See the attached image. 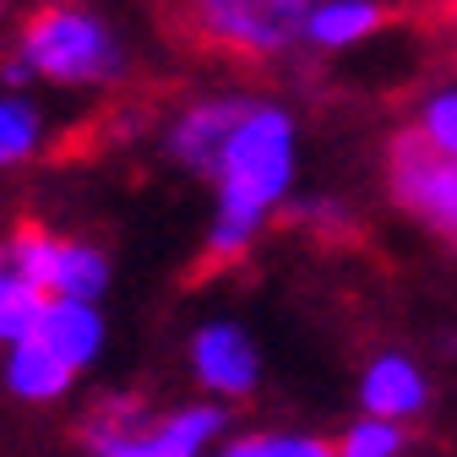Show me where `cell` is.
<instances>
[{
    "label": "cell",
    "mask_w": 457,
    "mask_h": 457,
    "mask_svg": "<svg viewBox=\"0 0 457 457\" xmlns=\"http://www.w3.org/2000/svg\"><path fill=\"white\" fill-rule=\"evenodd\" d=\"M114 283V262L104 245L93 240H71V235H54V256H49V278L44 289L49 295H71V300H104Z\"/></svg>",
    "instance_id": "obj_13"
},
{
    "label": "cell",
    "mask_w": 457,
    "mask_h": 457,
    "mask_svg": "<svg viewBox=\"0 0 457 457\" xmlns=\"http://www.w3.org/2000/svg\"><path fill=\"white\" fill-rule=\"evenodd\" d=\"M295 175H300L295 114L272 98H256L245 109V120L235 126V137L223 142V158L212 169V212L202 235L207 262L218 267L245 262L251 245L262 240V228L289 207Z\"/></svg>",
    "instance_id": "obj_1"
},
{
    "label": "cell",
    "mask_w": 457,
    "mask_h": 457,
    "mask_svg": "<svg viewBox=\"0 0 457 457\" xmlns=\"http://www.w3.org/2000/svg\"><path fill=\"white\" fill-rule=\"evenodd\" d=\"M186 365H191V381L207 392V397H223V403H240L262 386V349L256 337L240 327V321H202L191 332V349H186Z\"/></svg>",
    "instance_id": "obj_6"
},
{
    "label": "cell",
    "mask_w": 457,
    "mask_h": 457,
    "mask_svg": "<svg viewBox=\"0 0 457 457\" xmlns=\"http://www.w3.org/2000/svg\"><path fill=\"white\" fill-rule=\"evenodd\" d=\"M49 142V114L28 98V87L0 93V169H22Z\"/></svg>",
    "instance_id": "obj_14"
},
{
    "label": "cell",
    "mask_w": 457,
    "mask_h": 457,
    "mask_svg": "<svg viewBox=\"0 0 457 457\" xmlns=\"http://www.w3.org/2000/svg\"><path fill=\"white\" fill-rule=\"evenodd\" d=\"M386 196L457 251V153H441L414 131H397L386 147Z\"/></svg>",
    "instance_id": "obj_4"
},
{
    "label": "cell",
    "mask_w": 457,
    "mask_h": 457,
    "mask_svg": "<svg viewBox=\"0 0 457 457\" xmlns=\"http://www.w3.org/2000/svg\"><path fill=\"white\" fill-rule=\"evenodd\" d=\"M33 66V82H49L61 93H104L131 77V44L109 12L87 0H44L17 28L12 44Z\"/></svg>",
    "instance_id": "obj_2"
},
{
    "label": "cell",
    "mask_w": 457,
    "mask_h": 457,
    "mask_svg": "<svg viewBox=\"0 0 457 457\" xmlns=\"http://www.w3.org/2000/svg\"><path fill=\"white\" fill-rule=\"evenodd\" d=\"M403 446H409L403 420H381V414H365V409H360V420L349 430L332 441L337 457H397Z\"/></svg>",
    "instance_id": "obj_17"
},
{
    "label": "cell",
    "mask_w": 457,
    "mask_h": 457,
    "mask_svg": "<svg viewBox=\"0 0 457 457\" xmlns=\"http://www.w3.org/2000/svg\"><path fill=\"white\" fill-rule=\"evenodd\" d=\"M49 289H38L33 278H22L12 262H0V343H17L33 332L38 311H44Z\"/></svg>",
    "instance_id": "obj_16"
},
{
    "label": "cell",
    "mask_w": 457,
    "mask_h": 457,
    "mask_svg": "<svg viewBox=\"0 0 457 457\" xmlns=\"http://www.w3.org/2000/svg\"><path fill=\"white\" fill-rule=\"evenodd\" d=\"M77 365L71 360H61L49 349L44 337H17V343H6V360H0V381H6V392L17 397V403H33V409H44V403H61V397H71V386H77Z\"/></svg>",
    "instance_id": "obj_8"
},
{
    "label": "cell",
    "mask_w": 457,
    "mask_h": 457,
    "mask_svg": "<svg viewBox=\"0 0 457 457\" xmlns=\"http://www.w3.org/2000/svg\"><path fill=\"white\" fill-rule=\"evenodd\" d=\"M289 218L300 228H311V235H327V240H343L354 228L349 207H343L337 196H289Z\"/></svg>",
    "instance_id": "obj_20"
},
{
    "label": "cell",
    "mask_w": 457,
    "mask_h": 457,
    "mask_svg": "<svg viewBox=\"0 0 457 457\" xmlns=\"http://www.w3.org/2000/svg\"><path fill=\"white\" fill-rule=\"evenodd\" d=\"M295 6H311V0H295Z\"/></svg>",
    "instance_id": "obj_21"
},
{
    "label": "cell",
    "mask_w": 457,
    "mask_h": 457,
    "mask_svg": "<svg viewBox=\"0 0 457 457\" xmlns=\"http://www.w3.org/2000/svg\"><path fill=\"white\" fill-rule=\"evenodd\" d=\"M251 104H256V98L240 93V87H218V93L186 98V104L163 120V137H158L163 158L175 163V169H186V175H196V180H212V169H218V158H223V142L235 137V126L245 120Z\"/></svg>",
    "instance_id": "obj_5"
},
{
    "label": "cell",
    "mask_w": 457,
    "mask_h": 457,
    "mask_svg": "<svg viewBox=\"0 0 457 457\" xmlns=\"http://www.w3.org/2000/svg\"><path fill=\"white\" fill-rule=\"evenodd\" d=\"M392 22L386 0H311L305 6V44L311 49H360L365 38H376Z\"/></svg>",
    "instance_id": "obj_12"
},
{
    "label": "cell",
    "mask_w": 457,
    "mask_h": 457,
    "mask_svg": "<svg viewBox=\"0 0 457 457\" xmlns=\"http://www.w3.org/2000/svg\"><path fill=\"white\" fill-rule=\"evenodd\" d=\"M360 409L381 420H420L430 409V381L409 354H376L360 370Z\"/></svg>",
    "instance_id": "obj_11"
},
{
    "label": "cell",
    "mask_w": 457,
    "mask_h": 457,
    "mask_svg": "<svg viewBox=\"0 0 457 457\" xmlns=\"http://www.w3.org/2000/svg\"><path fill=\"white\" fill-rule=\"evenodd\" d=\"M180 17L202 44L256 66L305 44V6L295 0H180Z\"/></svg>",
    "instance_id": "obj_3"
},
{
    "label": "cell",
    "mask_w": 457,
    "mask_h": 457,
    "mask_svg": "<svg viewBox=\"0 0 457 457\" xmlns=\"http://www.w3.org/2000/svg\"><path fill=\"white\" fill-rule=\"evenodd\" d=\"M49 256H54V228H44V223H22V228H12V235L0 240V262H12L22 278L38 283V289L49 278Z\"/></svg>",
    "instance_id": "obj_18"
},
{
    "label": "cell",
    "mask_w": 457,
    "mask_h": 457,
    "mask_svg": "<svg viewBox=\"0 0 457 457\" xmlns=\"http://www.w3.org/2000/svg\"><path fill=\"white\" fill-rule=\"evenodd\" d=\"M153 414L158 409H147L142 397H131V392H104L98 403L82 414L77 441L93 457H142L147 430H153Z\"/></svg>",
    "instance_id": "obj_10"
},
{
    "label": "cell",
    "mask_w": 457,
    "mask_h": 457,
    "mask_svg": "<svg viewBox=\"0 0 457 457\" xmlns=\"http://www.w3.org/2000/svg\"><path fill=\"white\" fill-rule=\"evenodd\" d=\"M0 240H6V228H0Z\"/></svg>",
    "instance_id": "obj_23"
},
{
    "label": "cell",
    "mask_w": 457,
    "mask_h": 457,
    "mask_svg": "<svg viewBox=\"0 0 457 457\" xmlns=\"http://www.w3.org/2000/svg\"><path fill=\"white\" fill-rule=\"evenodd\" d=\"M33 337H44L61 360H71L77 370H93L104 360V343H109V327H104V311L98 300H71V295H49L38 321H33Z\"/></svg>",
    "instance_id": "obj_9"
},
{
    "label": "cell",
    "mask_w": 457,
    "mask_h": 457,
    "mask_svg": "<svg viewBox=\"0 0 457 457\" xmlns=\"http://www.w3.org/2000/svg\"><path fill=\"white\" fill-rule=\"evenodd\" d=\"M223 457H332L327 436L295 430V425H272V430H245V436H223Z\"/></svg>",
    "instance_id": "obj_15"
},
{
    "label": "cell",
    "mask_w": 457,
    "mask_h": 457,
    "mask_svg": "<svg viewBox=\"0 0 457 457\" xmlns=\"http://www.w3.org/2000/svg\"><path fill=\"white\" fill-rule=\"evenodd\" d=\"M446 6H452V12H457V0H446Z\"/></svg>",
    "instance_id": "obj_22"
},
{
    "label": "cell",
    "mask_w": 457,
    "mask_h": 457,
    "mask_svg": "<svg viewBox=\"0 0 457 457\" xmlns=\"http://www.w3.org/2000/svg\"><path fill=\"white\" fill-rule=\"evenodd\" d=\"M223 436H228V403L202 392L191 403H175V409L153 414L142 457H202V452H218Z\"/></svg>",
    "instance_id": "obj_7"
},
{
    "label": "cell",
    "mask_w": 457,
    "mask_h": 457,
    "mask_svg": "<svg viewBox=\"0 0 457 457\" xmlns=\"http://www.w3.org/2000/svg\"><path fill=\"white\" fill-rule=\"evenodd\" d=\"M420 142L441 147V153H457V87H430L414 109V126H409Z\"/></svg>",
    "instance_id": "obj_19"
}]
</instances>
